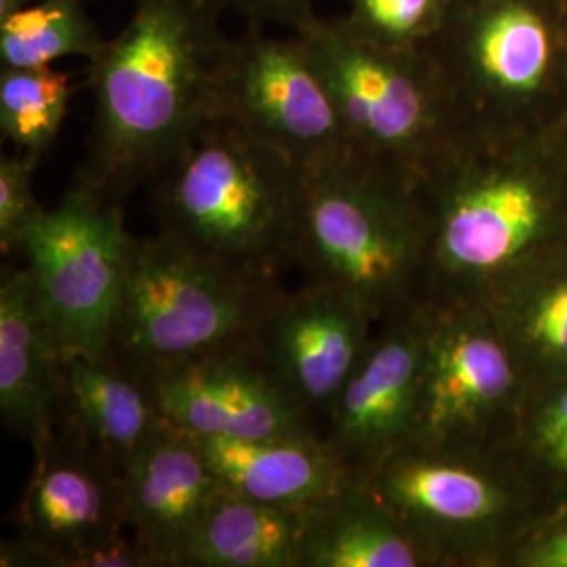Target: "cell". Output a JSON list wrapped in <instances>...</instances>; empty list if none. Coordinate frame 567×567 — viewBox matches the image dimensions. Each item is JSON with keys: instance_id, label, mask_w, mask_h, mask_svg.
<instances>
[{"instance_id": "cell-16", "label": "cell", "mask_w": 567, "mask_h": 567, "mask_svg": "<svg viewBox=\"0 0 567 567\" xmlns=\"http://www.w3.org/2000/svg\"><path fill=\"white\" fill-rule=\"evenodd\" d=\"M124 527L156 567H182L208 508L225 487L189 433L163 429L122 466Z\"/></svg>"}, {"instance_id": "cell-20", "label": "cell", "mask_w": 567, "mask_h": 567, "mask_svg": "<svg viewBox=\"0 0 567 567\" xmlns=\"http://www.w3.org/2000/svg\"><path fill=\"white\" fill-rule=\"evenodd\" d=\"M524 368L553 385L567 379V243L529 259L477 301Z\"/></svg>"}, {"instance_id": "cell-32", "label": "cell", "mask_w": 567, "mask_h": 567, "mask_svg": "<svg viewBox=\"0 0 567 567\" xmlns=\"http://www.w3.org/2000/svg\"><path fill=\"white\" fill-rule=\"evenodd\" d=\"M559 41H561V53L567 58V0H564V30L559 34Z\"/></svg>"}, {"instance_id": "cell-26", "label": "cell", "mask_w": 567, "mask_h": 567, "mask_svg": "<svg viewBox=\"0 0 567 567\" xmlns=\"http://www.w3.org/2000/svg\"><path fill=\"white\" fill-rule=\"evenodd\" d=\"M527 463L567 498V379L553 386L524 429Z\"/></svg>"}, {"instance_id": "cell-18", "label": "cell", "mask_w": 567, "mask_h": 567, "mask_svg": "<svg viewBox=\"0 0 567 567\" xmlns=\"http://www.w3.org/2000/svg\"><path fill=\"white\" fill-rule=\"evenodd\" d=\"M61 408L72 437L118 473L166 423L145 381L107 355L61 360Z\"/></svg>"}, {"instance_id": "cell-8", "label": "cell", "mask_w": 567, "mask_h": 567, "mask_svg": "<svg viewBox=\"0 0 567 567\" xmlns=\"http://www.w3.org/2000/svg\"><path fill=\"white\" fill-rule=\"evenodd\" d=\"M213 116L240 126L303 173L349 152L343 122L297 32L269 37L264 25L227 39L217 65Z\"/></svg>"}, {"instance_id": "cell-6", "label": "cell", "mask_w": 567, "mask_h": 567, "mask_svg": "<svg viewBox=\"0 0 567 567\" xmlns=\"http://www.w3.org/2000/svg\"><path fill=\"white\" fill-rule=\"evenodd\" d=\"M297 34L334 100L353 156L414 185L463 131L425 47H385L343 18L320 16Z\"/></svg>"}, {"instance_id": "cell-10", "label": "cell", "mask_w": 567, "mask_h": 567, "mask_svg": "<svg viewBox=\"0 0 567 567\" xmlns=\"http://www.w3.org/2000/svg\"><path fill=\"white\" fill-rule=\"evenodd\" d=\"M425 51L446 82L461 126L473 128L547 89L557 39L534 0H447Z\"/></svg>"}, {"instance_id": "cell-9", "label": "cell", "mask_w": 567, "mask_h": 567, "mask_svg": "<svg viewBox=\"0 0 567 567\" xmlns=\"http://www.w3.org/2000/svg\"><path fill=\"white\" fill-rule=\"evenodd\" d=\"M353 482L402 519L435 566L484 559L513 519V489L477 447L405 444Z\"/></svg>"}, {"instance_id": "cell-24", "label": "cell", "mask_w": 567, "mask_h": 567, "mask_svg": "<svg viewBox=\"0 0 567 567\" xmlns=\"http://www.w3.org/2000/svg\"><path fill=\"white\" fill-rule=\"evenodd\" d=\"M72 84L55 65L0 70V131L16 152L42 158L60 135Z\"/></svg>"}, {"instance_id": "cell-25", "label": "cell", "mask_w": 567, "mask_h": 567, "mask_svg": "<svg viewBox=\"0 0 567 567\" xmlns=\"http://www.w3.org/2000/svg\"><path fill=\"white\" fill-rule=\"evenodd\" d=\"M343 18L365 39L395 47L416 49L431 41L446 13L447 0H347Z\"/></svg>"}, {"instance_id": "cell-2", "label": "cell", "mask_w": 567, "mask_h": 567, "mask_svg": "<svg viewBox=\"0 0 567 567\" xmlns=\"http://www.w3.org/2000/svg\"><path fill=\"white\" fill-rule=\"evenodd\" d=\"M414 187L429 221V301L473 303L567 243V154L547 142L463 128Z\"/></svg>"}, {"instance_id": "cell-3", "label": "cell", "mask_w": 567, "mask_h": 567, "mask_svg": "<svg viewBox=\"0 0 567 567\" xmlns=\"http://www.w3.org/2000/svg\"><path fill=\"white\" fill-rule=\"evenodd\" d=\"M305 173L240 126L208 118L154 177L158 234L276 282L295 255Z\"/></svg>"}, {"instance_id": "cell-17", "label": "cell", "mask_w": 567, "mask_h": 567, "mask_svg": "<svg viewBox=\"0 0 567 567\" xmlns=\"http://www.w3.org/2000/svg\"><path fill=\"white\" fill-rule=\"evenodd\" d=\"M61 355L42 318L28 267L4 269L0 282V416L34 456L55 444Z\"/></svg>"}, {"instance_id": "cell-27", "label": "cell", "mask_w": 567, "mask_h": 567, "mask_svg": "<svg viewBox=\"0 0 567 567\" xmlns=\"http://www.w3.org/2000/svg\"><path fill=\"white\" fill-rule=\"evenodd\" d=\"M41 161L21 152L0 161V250L4 257L21 252L30 225L42 213L32 189V177Z\"/></svg>"}, {"instance_id": "cell-22", "label": "cell", "mask_w": 567, "mask_h": 567, "mask_svg": "<svg viewBox=\"0 0 567 567\" xmlns=\"http://www.w3.org/2000/svg\"><path fill=\"white\" fill-rule=\"evenodd\" d=\"M305 508L224 489L208 508L182 567H301Z\"/></svg>"}, {"instance_id": "cell-30", "label": "cell", "mask_w": 567, "mask_h": 567, "mask_svg": "<svg viewBox=\"0 0 567 567\" xmlns=\"http://www.w3.org/2000/svg\"><path fill=\"white\" fill-rule=\"evenodd\" d=\"M522 567H567V517L534 532L513 555Z\"/></svg>"}, {"instance_id": "cell-7", "label": "cell", "mask_w": 567, "mask_h": 567, "mask_svg": "<svg viewBox=\"0 0 567 567\" xmlns=\"http://www.w3.org/2000/svg\"><path fill=\"white\" fill-rule=\"evenodd\" d=\"M131 238L118 198L81 177L30 225L21 252L61 360L107 355Z\"/></svg>"}, {"instance_id": "cell-13", "label": "cell", "mask_w": 567, "mask_h": 567, "mask_svg": "<svg viewBox=\"0 0 567 567\" xmlns=\"http://www.w3.org/2000/svg\"><path fill=\"white\" fill-rule=\"evenodd\" d=\"M164 421L189 435L225 440L316 437L313 416L255 353H225L145 381Z\"/></svg>"}, {"instance_id": "cell-12", "label": "cell", "mask_w": 567, "mask_h": 567, "mask_svg": "<svg viewBox=\"0 0 567 567\" xmlns=\"http://www.w3.org/2000/svg\"><path fill=\"white\" fill-rule=\"evenodd\" d=\"M429 301L389 318L326 412V444L351 477L379 465L412 435L425 360Z\"/></svg>"}, {"instance_id": "cell-5", "label": "cell", "mask_w": 567, "mask_h": 567, "mask_svg": "<svg viewBox=\"0 0 567 567\" xmlns=\"http://www.w3.org/2000/svg\"><path fill=\"white\" fill-rule=\"evenodd\" d=\"M284 292L158 234L131 238L107 358L142 381L225 353H252Z\"/></svg>"}, {"instance_id": "cell-1", "label": "cell", "mask_w": 567, "mask_h": 567, "mask_svg": "<svg viewBox=\"0 0 567 567\" xmlns=\"http://www.w3.org/2000/svg\"><path fill=\"white\" fill-rule=\"evenodd\" d=\"M215 0H135L121 32L89 60L93 131L76 173L121 198L154 179L213 118L227 39Z\"/></svg>"}, {"instance_id": "cell-15", "label": "cell", "mask_w": 567, "mask_h": 567, "mask_svg": "<svg viewBox=\"0 0 567 567\" xmlns=\"http://www.w3.org/2000/svg\"><path fill=\"white\" fill-rule=\"evenodd\" d=\"M58 442L37 454L18 507L20 538L2 545V567H61L68 553L124 527L121 473L74 437Z\"/></svg>"}, {"instance_id": "cell-14", "label": "cell", "mask_w": 567, "mask_h": 567, "mask_svg": "<svg viewBox=\"0 0 567 567\" xmlns=\"http://www.w3.org/2000/svg\"><path fill=\"white\" fill-rule=\"evenodd\" d=\"M372 316L353 297L307 282L269 313L255 355L313 414H324L370 343Z\"/></svg>"}, {"instance_id": "cell-4", "label": "cell", "mask_w": 567, "mask_h": 567, "mask_svg": "<svg viewBox=\"0 0 567 567\" xmlns=\"http://www.w3.org/2000/svg\"><path fill=\"white\" fill-rule=\"evenodd\" d=\"M429 221L412 183L347 154L305 173L292 261L307 282L353 297L374 322L419 303Z\"/></svg>"}, {"instance_id": "cell-21", "label": "cell", "mask_w": 567, "mask_h": 567, "mask_svg": "<svg viewBox=\"0 0 567 567\" xmlns=\"http://www.w3.org/2000/svg\"><path fill=\"white\" fill-rule=\"evenodd\" d=\"M433 557L402 519L358 482L305 508L301 567H421Z\"/></svg>"}, {"instance_id": "cell-31", "label": "cell", "mask_w": 567, "mask_h": 567, "mask_svg": "<svg viewBox=\"0 0 567 567\" xmlns=\"http://www.w3.org/2000/svg\"><path fill=\"white\" fill-rule=\"evenodd\" d=\"M34 0H0V20L13 16L16 11H20L23 7L32 4Z\"/></svg>"}, {"instance_id": "cell-29", "label": "cell", "mask_w": 567, "mask_h": 567, "mask_svg": "<svg viewBox=\"0 0 567 567\" xmlns=\"http://www.w3.org/2000/svg\"><path fill=\"white\" fill-rule=\"evenodd\" d=\"M219 9H231L240 13L248 23H276L290 32H299L311 20L318 18L313 0H215Z\"/></svg>"}, {"instance_id": "cell-28", "label": "cell", "mask_w": 567, "mask_h": 567, "mask_svg": "<svg viewBox=\"0 0 567 567\" xmlns=\"http://www.w3.org/2000/svg\"><path fill=\"white\" fill-rule=\"evenodd\" d=\"M61 567H156L140 540L126 529H116L84 547L68 553Z\"/></svg>"}, {"instance_id": "cell-23", "label": "cell", "mask_w": 567, "mask_h": 567, "mask_svg": "<svg viewBox=\"0 0 567 567\" xmlns=\"http://www.w3.org/2000/svg\"><path fill=\"white\" fill-rule=\"evenodd\" d=\"M103 41L84 0H34L0 20V65L44 68L63 58L91 60Z\"/></svg>"}, {"instance_id": "cell-19", "label": "cell", "mask_w": 567, "mask_h": 567, "mask_svg": "<svg viewBox=\"0 0 567 567\" xmlns=\"http://www.w3.org/2000/svg\"><path fill=\"white\" fill-rule=\"evenodd\" d=\"M192 437L227 492L269 505L311 507L353 480L349 466L322 435L267 440Z\"/></svg>"}, {"instance_id": "cell-11", "label": "cell", "mask_w": 567, "mask_h": 567, "mask_svg": "<svg viewBox=\"0 0 567 567\" xmlns=\"http://www.w3.org/2000/svg\"><path fill=\"white\" fill-rule=\"evenodd\" d=\"M524 364L480 303L429 301L425 360L408 444L477 447L515 402Z\"/></svg>"}]
</instances>
